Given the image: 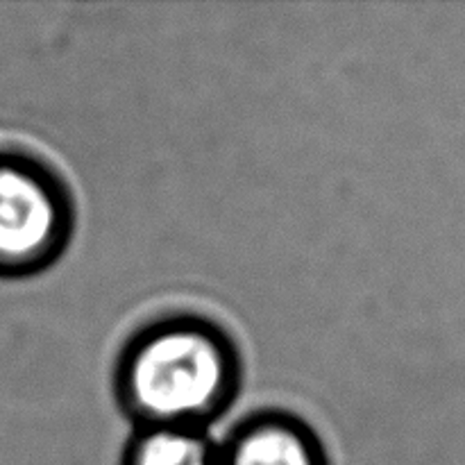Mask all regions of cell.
<instances>
[{
	"label": "cell",
	"instance_id": "cell-1",
	"mask_svg": "<svg viewBox=\"0 0 465 465\" xmlns=\"http://www.w3.org/2000/svg\"><path fill=\"white\" fill-rule=\"evenodd\" d=\"M118 389L127 411L143 427L200 430L234 393L236 354L207 322H159L125 348Z\"/></svg>",
	"mask_w": 465,
	"mask_h": 465
},
{
	"label": "cell",
	"instance_id": "cell-2",
	"mask_svg": "<svg viewBox=\"0 0 465 465\" xmlns=\"http://www.w3.org/2000/svg\"><path fill=\"white\" fill-rule=\"evenodd\" d=\"M68 232V203L36 163L0 162V268L23 271L54 257Z\"/></svg>",
	"mask_w": 465,
	"mask_h": 465
},
{
	"label": "cell",
	"instance_id": "cell-3",
	"mask_svg": "<svg viewBox=\"0 0 465 465\" xmlns=\"http://www.w3.org/2000/svg\"><path fill=\"white\" fill-rule=\"evenodd\" d=\"M218 465H325L318 440L300 422L262 416L218 448Z\"/></svg>",
	"mask_w": 465,
	"mask_h": 465
},
{
	"label": "cell",
	"instance_id": "cell-4",
	"mask_svg": "<svg viewBox=\"0 0 465 465\" xmlns=\"http://www.w3.org/2000/svg\"><path fill=\"white\" fill-rule=\"evenodd\" d=\"M125 465H218V448L191 427H143Z\"/></svg>",
	"mask_w": 465,
	"mask_h": 465
}]
</instances>
